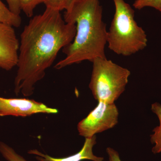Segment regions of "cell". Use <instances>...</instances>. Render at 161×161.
<instances>
[{
    "instance_id": "6da1fadb",
    "label": "cell",
    "mask_w": 161,
    "mask_h": 161,
    "mask_svg": "<svg viewBox=\"0 0 161 161\" xmlns=\"http://www.w3.org/2000/svg\"><path fill=\"white\" fill-rule=\"evenodd\" d=\"M75 24L66 23L60 11L46 8L26 24L20 36L14 92L25 97L33 95L58 53L74 40Z\"/></svg>"
},
{
    "instance_id": "7a4b0ae2",
    "label": "cell",
    "mask_w": 161,
    "mask_h": 161,
    "mask_svg": "<svg viewBox=\"0 0 161 161\" xmlns=\"http://www.w3.org/2000/svg\"><path fill=\"white\" fill-rule=\"evenodd\" d=\"M64 19L75 24L76 33L71 43L62 49L65 58L55 65L60 69L85 60L92 62L96 58H106V24L103 20L100 0H76L65 10Z\"/></svg>"
},
{
    "instance_id": "3957f363",
    "label": "cell",
    "mask_w": 161,
    "mask_h": 161,
    "mask_svg": "<svg viewBox=\"0 0 161 161\" xmlns=\"http://www.w3.org/2000/svg\"><path fill=\"white\" fill-rule=\"evenodd\" d=\"M115 12L107 34L109 48L115 53L130 56L147 46V36L134 19L135 11L124 0H113Z\"/></svg>"
},
{
    "instance_id": "277c9868",
    "label": "cell",
    "mask_w": 161,
    "mask_h": 161,
    "mask_svg": "<svg viewBox=\"0 0 161 161\" xmlns=\"http://www.w3.org/2000/svg\"><path fill=\"white\" fill-rule=\"evenodd\" d=\"M93 68L89 87L95 100L114 103L125 90L131 72L107 58L92 61Z\"/></svg>"
},
{
    "instance_id": "5b68a950",
    "label": "cell",
    "mask_w": 161,
    "mask_h": 161,
    "mask_svg": "<svg viewBox=\"0 0 161 161\" xmlns=\"http://www.w3.org/2000/svg\"><path fill=\"white\" fill-rule=\"evenodd\" d=\"M119 112L115 103L98 102L97 106L78 123L79 135L91 138L115 127L118 123Z\"/></svg>"
},
{
    "instance_id": "8992f818",
    "label": "cell",
    "mask_w": 161,
    "mask_h": 161,
    "mask_svg": "<svg viewBox=\"0 0 161 161\" xmlns=\"http://www.w3.org/2000/svg\"><path fill=\"white\" fill-rule=\"evenodd\" d=\"M57 109L47 106L42 103L26 98H5L0 96V116H26L37 114H56Z\"/></svg>"
},
{
    "instance_id": "52a82bcc",
    "label": "cell",
    "mask_w": 161,
    "mask_h": 161,
    "mask_svg": "<svg viewBox=\"0 0 161 161\" xmlns=\"http://www.w3.org/2000/svg\"><path fill=\"white\" fill-rule=\"evenodd\" d=\"M19 41L13 26L0 23V68L9 71L17 66Z\"/></svg>"
},
{
    "instance_id": "ba28073f",
    "label": "cell",
    "mask_w": 161,
    "mask_h": 161,
    "mask_svg": "<svg viewBox=\"0 0 161 161\" xmlns=\"http://www.w3.org/2000/svg\"><path fill=\"white\" fill-rule=\"evenodd\" d=\"M96 135L91 138H85L84 143L81 150L75 154L67 157L56 158L47 154H44L37 150H29L28 153L37 156L36 158L40 161H81L83 160H89L93 161H103V157L95 155L93 149L96 145Z\"/></svg>"
},
{
    "instance_id": "9c48e42d",
    "label": "cell",
    "mask_w": 161,
    "mask_h": 161,
    "mask_svg": "<svg viewBox=\"0 0 161 161\" xmlns=\"http://www.w3.org/2000/svg\"><path fill=\"white\" fill-rule=\"evenodd\" d=\"M151 111L156 115L159 121V125L153 130V133L150 136V142L154 146L152 152L154 154L161 153V104L154 103L151 105Z\"/></svg>"
},
{
    "instance_id": "30bf717a",
    "label": "cell",
    "mask_w": 161,
    "mask_h": 161,
    "mask_svg": "<svg viewBox=\"0 0 161 161\" xmlns=\"http://www.w3.org/2000/svg\"><path fill=\"white\" fill-rule=\"evenodd\" d=\"M0 23H5L15 27H19L22 23V19L20 16L12 12L1 0H0Z\"/></svg>"
},
{
    "instance_id": "8fae6325",
    "label": "cell",
    "mask_w": 161,
    "mask_h": 161,
    "mask_svg": "<svg viewBox=\"0 0 161 161\" xmlns=\"http://www.w3.org/2000/svg\"><path fill=\"white\" fill-rule=\"evenodd\" d=\"M0 153L8 161H27L17 153L12 147L2 142H0Z\"/></svg>"
},
{
    "instance_id": "7c38bea8",
    "label": "cell",
    "mask_w": 161,
    "mask_h": 161,
    "mask_svg": "<svg viewBox=\"0 0 161 161\" xmlns=\"http://www.w3.org/2000/svg\"><path fill=\"white\" fill-rule=\"evenodd\" d=\"M76 0H45L46 8H51L59 11L66 10Z\"/></svg>"
},
{
    "instance_id": "4fadbf2b",
    "label": "cell",
    "mask_w": 161,
    "mask_h": 161,
    "mask_svg": "<svg viewBox=\"0 0 161 161\" xmlns=\"http://www.w3.org/2000/svg\"><path fill=\"white\" fill-rule=\"evenodd\" d=\"M45 0H20L21 10L27 17H32L36 6L44 3Z\"/></svg>"
},
{
    "instance_id": "5bb4252c",
    "label": "cell",
    "mask_w": 161,
    "mask_h": 161,
    "mask_svg": "<svg viewBox=\"0 0 161 161\" xmlns=\"http://www.w3.org/2000/svg\"><path fill=\"white\" fill-rule=\"evenodd\" d=\"M133 6L138 10L146 7H152L161 13V0H135Z\"/></svg>"
},
{
    "instance_id": "9a60e30c",
    "label": "cell",
    "mask_w": 161,
    "mask_h": 161,
    "mask_svg": "<svg viewBox=\"0 0 161 161\" xmlns=\"http://www.w3.org/2000/svg\"><path fill=\"white\" fill-rule=\"evenodd\" d=\"M9 10L16 15H20L21 10L20 0H6Z\"/></svg>"
},
{
    "instance_id": "2e32d148",
    "label": "cell",
    "mask_w": 161,
    "mask_h": 161,
    "mask_svg": "<svg viewBox=\"0 0 161 161\" xmlns=\"http://www.w3.org/2000/svg\"><path fill=\"white\" fill-rule=\"evenodd\" d=\"M106 152L108 156V161H122L121 160L119 153L113 148L108 147Z\"/></svg>"
},
{
    "instance_id": "e0dca14e",
    "label": "cell",
    "mask_w": 161,
    "mask_h": 161,
    "mask_svg": "<svg viewBox=\"0 0 161 161\" xmlns=\"http://www.w3.org/2000/svg\"></svg>"
}]
</instances>
